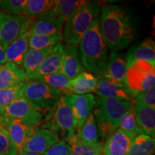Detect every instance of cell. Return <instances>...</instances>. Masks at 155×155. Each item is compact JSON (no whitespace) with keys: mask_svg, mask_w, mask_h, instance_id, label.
Instances as JSON below:
<instances>
[{"mask_svg":"<svg viewBox=\"0 0 155 155\" xmlns=\"http://www.w3.org/2000/svg\"><path fill=\"white\" fill-rule=\"evenodd\" d=\"M99 25L103 38L111 53H118L129 47L138 32V19L135 13L121 5L101 6Z\"/></svg>","mask_w":155,"mask_h":155,"instance_id":"cell-1","label":"cell"},{"mask_svg":"<svg viewBox=\"0 0 155 155\" xmlns=\"http://www.w3.org/2000/svg\"><path fill=\"white\" fill-rule=\"evenodd\" d=\"M78 45L83 68L94 75L102 74L109 55L108 48L101 32L99 17L92 23Z\"/></svg>","mask_w":155,"mask_h":155,"instance_id":"cell-2","label":"cell"},{"mask_svg":"<svg viewBox=\"0 0 155 155\" xmlns=\"http://www.w3.org/2000/svg\"><path fill=\"white\" fill-rule=\"evenodd\" d=\"M101 7L98 2L83 1L64 24V43L77 46L92 23L99 17Z\"/></svg>","mask_w":155,"mask_h":155,"instance_id":"cell-3","label":"cell"},{"mask_svg":"<svg viewBox=\"0 0 155 155\" xmlns=\"http://www.w3.org/2000/svg\"><path fill=\"white\" fill-rule=\"evenodd\" d=\"M131 106V101L96 96L93 114L101 138L106 139L119 128L120 119Z\"/></svg>","mask_w":155,"mask_h":155,"instance_id":"cell-4","label":"cell"},{"mask_svg":"<svg viewBox=\"0 0 155 155\" xmlns=\"http://www.w3.org/2000/svg\"><path fill=\"white\" fill-rule=\"evenodd\" d=\"M63 94L58 89L36 81L25 82L24 96L42 114L45 120L51 116Z\"/></svg>","mask_w":155,"mask_h":155,"instance_id":"cell-5","label":"cell"},{"mask_svg":"<svg viewBox=\"0 0 155 155\" xmlns=\"http://www.w3.org/2000/svg\"><path fill=\"white\" fill-rule=\"evenodd\" d=\"M42 127L52 129L66 142L76 133L75 120L69 100V94H63L51 116Z\"/></svg>","mask_w":155,"mask_h":155,"instance_id":"cell-6","label":"cell"},{"mask_svg":"<svg viewBox=\"0 0 155 155\" xmlns=\"http://www.w3.org/2000/svg\"><path fill=\"white\" fill-rule=\"evenodd\" d=\"M155 66L146 61H137L127 66V86L135 95L154 86Z\"/></svg>","mask_w":155,"mask_h":155,"instance_id":"cell-7","label":"cell"},{"mask_svg":"<svg viewBox=\"0 0 155 155\" xmlns=\"http://www.w3.org/2000/svg\"><path fill=\"white\" fill-rule=\"evenodd\" d=\"M0 116L15 119L26 124L38 127L45 121L44 116L24 96L18 98L0 111Z\"/></svg>","mask_w":155,"mask_h":155,"instance_id":"cell-8","label":"cell"},{"mask_svg":"<svg viewBox=\"0 0 155 155\" xmlns=\"http://www.w3.org/2000/svg\"><path fill=\"white\" fill-rule=\"evenodd\" d=\"M30 22L22 16H15L0 11V42L9 45L27 32Z\"/></svg>","mask_w":155,"mask_h":155,"instance_id":"cell-9","label":"cell"},{"mask_svg":"<svg viewBox=\"0 0 155 155\" xmlns=\"http://www.w3.org/2000/svg\"><path fill=\"white\" fill-rule=\"evenodd\" d=\"M60 141L58 134L48 128L37 127L19 152H30L44 155L46 151Z\"/></svg>","mask_w":155,"mask_h":155,"instance_id":"cell-10","label":"cell"},{"mask_svg":"<svg viewBox=\"0 0 155 155\" xmlns=\"http://www.w3.org/2000/svg\"><path fill=\"white\" fill-rule=\"evenodd\" d=\"M0 124L7 131L18 152L22 150L25 143L37 128L26 124L19 120L10 119L3 116H0Z\"/></svg>","mask_w":155,"mask_h":155,"instance_id":"cell-11","label":"cell"},{"mask_svg":"<svg viewBox=\"0 0 155 155\" xmlns=\"http://www.w3.org/2000/svg\"><path fill=\"white\" fill-rule=\"evenodd\" d=\"M69 100L77 131L81 129L89 115L93 113L96 106V96L93 94L85 95L71 94H69Z\"/></svg>","mask_w":155,"mask_h":155,"instance_id":"cell-12","label":"cell"},{"mask_svg":"<svg viewBox=\"0 0 155 155\" xmlns=\"http://www.w3.org/2000/svg\"><path fill=\"white\" fill-rule=\"evenodd\" d=\"M127 65L124 55L119 53H111L104 72L99 75L117 86L127 87Z\"/></svg>","mask_w":155,"mask_h":155,"instance_id":"cell-13","label":"cell"},{"mask_svg":"<svg viewBox=\"0 0 155 155\" xmlns=\"http://www.w3.org/2000/svg\"><path fill=\"white\" fill-rule=\"evenodd\" d=\"M136 136L132 133L117 129L106 139L105 143L103 145V154L126 155Z\"/></svg>","mask_w":155,"mask_h":155,"instance_id":"cell-14","label":"cell"},{"mask_svg":"<svg viewBox=\"0 0 155 155\" xmlns=\"http://www.w3.org/2000/svg\"><path fill=\"white\" fill-rule=\"evenodd\" d=\"M83 71L84 68L77 46L63 44V58L60 73L71 80Z\"/></svg>","mask_w":155,"mask_h":155,"instance_id":"cell-15","label":"cell"},{"mask_svg":"<svg viewBox=\"0 0 155 155\" xmlns=\"http://www.w3.org/2000/svg\"><path fill=\"white\" fill-rule=\"evenodd\" d=\"M64 24L45 14L35 20L30 21L27 32L29 35H63Z\"/></svg>","mask_w":155,"mask_h":155,"instance_id":"cell-16","label":"cell"},{"mask_svg":"<svg viewBox=\"0 0 155 155\" xmlns=\"http://www.w3.org/2000/svg\"><path fill=\"white\" fill-rule=\"evenodd\" d=\"M96 77L97 85L95 93L97 96L127 101H132L134 98V94L127 87L117 86L101 75H96Z\"/></svg>","mask_w":155,"mask_h":155,"instance_id":"cell-17","label":"cell"},{"mask_svg":"<svg viewBox=\"0 0 155 155\" xmlns=\"http://www.w3.org/2000/svg\"><path fill=\"white\" fill-rule=\"evenodd\" d=\"M136 121L141 134L154 138L155 137V110L141 103L132 100Z\"/></svg>","mask_w":155,"mask_h":155,"instance_id":"cell-18","label":"cell"},{"mask_svg":"<svg viewBox=\"0 0 155 155\" xmlns=\"http://www.w3.org/2000/svg\"><path fill=\"white\" fill-rule=\"evenodd\" d=\"M63 58V43L58 44L55 49L45 59L38 68L27 76V81L34 80L35 78L43 75L53 74L61 72Z\"/></svg>","mask_w":155,"mask_h":155,"instance_id":"cell-19","label":"cell"},{"mask_svg":"<svg viewBox=\"0 0 155 155\" xmlns=\"http://www.w3.org/2000/svg\"><path fill=\"white\" fill-rule=\"evenodd\" d=\"M126 58L127 65L137 61H146L155 65V45L151 38H145L134 45L128 51Z\"/></svg>","mask_w":155,"mask_h":155,"instance_id":"cell-20","label":"cell"},{"mask_svg":"<svg viewBox=\"0 0 155 155\" xmlns=\"http://www.w3.org/2000/svg\"><path fill=\"white\" fill-rule=\"evenodd\" d=\"M27 82V75L22 65L7 62L0 65V89Z\"/></svg>","mask_w":155,"mask_h":155,"instance_id":"cell-21","label":"cell"},{"mask_svg":"<svg viewBox=\"0 0 155 155\" xmlns=\"http://www.w3.org/2000/svg\"><path fill=\"white\" fill-rule=\"evenodd\" d=\"M28 39L29 34L25 32L7 45L5 52L6 62L22 65L25 55L30 49Z\"/></svg>","mask_w":155,"mask_h":155,"instance_id":"cell-22","label":"cell"},{"mask_svg":"<svg viewBox=\"0 0 155 155\" xmlns=\"http://www.w3.org/2000/svg\"><path fill=\"white\" fill-rule=\"evenodd\" d=\"M97 85V77L92 73L83 71L70 81V94L85 95L95 92Z\"/></svg>","mask_w":155,"mask_h":155,"instance_id":"cell-23","label":"cell"},{"mask_svg":"<svg viewBox=\"0 0 155 155\" xmlns=\"http://www.w3.org/2000/svg\"><path fill=\"white\" fill-rule=\"evenodd\" d=\"M83 2L79 0H54L53 7L46 14L65 24L75 9Z\"/></svg>","mask_w":155,"mask_h":155,"instance_id":"cell-24","label":"cell"},{"mask_svg":"<svg viewBox=\"0 0 155 155\" xmlns=\"http://www.w3.org/2000/svg\"><path fill=\"white\" fill-rule=\"evenodd\" d=\"M55 46L44 50H34L30 48L28 50L22 65L27 76L38 68V67L41 65L48 55L55 49Z\"/></svg>","mask_w":155,"mask_h":155,"instance_id":"cell-25","label":"cell"},{"mask_svg":"<svg viewBox=\"0 0 155 155\" xmlns=\"http://www.w3.org/2000/svg\"><path fill=\"white\" fill-rule=\"evenodd\" d=\"M54 0H28L22 16L30 21L43 16L52 9Z\"/></svg>","mask_w":155,"mask_h":155,"instance_id":"cell-26","label":"cell"},{"mask_svg":"<svg viewBox=\"0 0 155 155\" xmlns=\"http://www.w3.org/2000/svg\"><path fill=\"white\" fill-rule=\"evenodd\" d=\"M75 137L78 139L89 144L100 143V135L94 114L91 113L87 118L82 127L76 131Z\"/></svg>","mask_w":155,"mask_h":155,"instance_id":"cell-27","label":"cell"},{"mask_svg":"<svg viewBox=\"0 0 155 155\" xmlns=\"http://www.w3.org/2000/svg\"><path fill=\"white\" fill-rule=\"evenodd\" d=\"M154 148V138L140 134L136 136L126 155H153Z\"/></svg>","mask_w":155,"mask_h":155,"instance_id":"cell-28","label":"cell"},{"mask_svg":"<svg viewBox=\"0 0 155 155\" xmlns=\"http://www.w3.org/2000/svg\"><path fill=\"white\" fill-rule=\"evenodd\" d=\"M71 147V155H102L103 143L89 144L78 139L75 135L68 141Z\"/></svg>","mask_w":155,"mask_h":155,"instance_id":"cell-29","label":"cell"},{"mask_svg":"<svg viewBox=\"0 0 155 155\" xmlns=\"http://www.w3.org/2000/svg\"><path fill=\"white\" fill-rule=\"evenodd\" d=\"M32 81H39V82L45 83L50 87H53L54 88L58 89L63 94H71L69 91L70 81L71 80L61 73L43 75V76L37 78Z\"/></svg>","mask_w":155,"mask_h":155,"instance_id":"cell-30","label":"cell"},{"mask_svg":"<svg viewBox=\"0 0 155 155\" xmlns=\"http://www.w3.org/2000/svg\"><path fill=\"white\" fill-rule=\"evenodd\" d=\"M25 83L0 89V111L18 98L24 96Z\"/></svg>","mask_w":155,"mask_h":155,"instance_id":"cell-31","label":"cell"},{"mask_svg":"<svg viewBox=\"0 0 155 155\" xmlns=\"http://www.w3.org/2000/svg\"><path fill=\"white\" fill-rule=\"evenodd\" d=\"M63 35H29V48L34 50H44L53 48L62 43Z\"/></svg>","mask_w":155,"mask_h":155,"instance_id":"cell-32","label":"cell"},{"mask_svg":"<svg viewBox=\"0 0 155 155\" xmlns=\"http://www.w3.org/2000/svg\"><path fill=\"white\" fill-rule=\"evenodd\" d=\"M118 129L127 131V132L132 133L137 136L141 134L138 126H137V121H136L132 101H131V107L122 115L121 119H120Z\"/></svg>","mask_w":155,"mask_h":155,"instance_id":"cell-33","label":"cell"},{"mask_svg":"<svg viewBox=\"0 0 155 155\" xmlns=\"http://www.w3.org/2000/svg\"><path fill=\"white\" fill-rule=\"evenodd\" d=\"M28 0H4L0 4V11L15 16H22Z\"/></svg>","mask_w":155,"mask_h":155,"instance_id":"cell-34","label":"cell"},{"mask_svg":"<svg viewBox=\"0 0 155 155\" xmlns=\"http://www.w3.org/2000/svg\"><path fill=\"white\" fill-rule=\"evenodd\" d=\"M17 153L8 132L0 124V155H17Z\"/></svg>","mask_w":155,"mask_h":155,"instance_id":"cell-35","label":"cell"},{"mask_svg":"<svg viewBox=\"0 0 155 155\" xmlns=\"http://www.w3.org/2000/svg\"><path fill=\"white\" fill-rule=\"evenodd\" d=\"M134 100L155 109V86L151 87L145 91L137 94Z\"/></svg>","mask_w":155,"mask_h":155,"instance_id":"cell-36","label":"cell"},{"mask_svg":"<svg viewBox=\"0 0 155 155\" xmlns=\"http://www.w3.org/2000/svg\"><path fill=\"white\" fill-rule=\"evenodd\" d=\"M44 155H71V147L65 141H59L46 151Z\"/></svg>","mask_w":155,"mask_h":155,"instance_id":"cell-37","label":"cell"},{"mask_svg":"<svg viewBox=\"0 0 155 155\" xmlns=\"http://www.w3.org/2000/svg\"><path fill=\"white\" fill-rule=\"evenodd\" d=\"M7 45H8L0 42V65H2V64L7 63L5 58V52L6 50H7Z\"/></svg>","mask_w":155,"mask_h":155,"instance_id":"cell-38","label":"cell"},{"mask_svg":"<svg viewBox=\"0 0 155 155\" xmlns=\"http://www.w3.org/2000/svg\"><path fill=\"white\" fill-rule=\"evenodd\" d=\"M17 155H42L35 154V153H30V152H18Z\"/></svg>","mask_w":155,"mask_h":155,"instance_id":"cell-39","label":"cell"},{"mask_svg":"<svg viewBox=\"0 0 155 155\" xmlns=\"http://www.w3.org/2000/svg\"><path fill=\"white\" fill-rule=\"evenodd\" d=\"M1 2H2V1H1V0H0V4H1Z\"/></svg>","mask_w":155,"mask_h":155,"instance_id":"cell-40","label":"cell"},{"mask_svg":"<svg viewBox=\"0 0 155 155\" xmlns=\"http://www.w3.org/2000/svg\"><path fill=\"white\" fill-rule=\"evenodd\" d=\"M102 155H104V154H102Z\"/></svg>","mask_w":155,"mask_h":155,"instance_id":"cell-41","label":"cell"}]
</instances>
